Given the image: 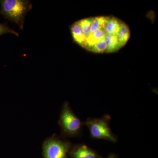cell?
<instances>
[{
    "label": "cell",
    "mask_w": 158,
    "mask_h": 158,
    "mask_svg": "<svg viewBox=\"0 0 158 158\" xmlns=\"http://www.w3.org/2000/svg\"><path fill=\"white\" fill-rule=\"evenodd\" d=\"M0 14L12 22L17 24L20 28L23 29L25 16L32 8V5L29 1L2 0L0 1Z\"/></svg>",
    "instance_id": "2"
},
{
    "label": "cell",
    "mask_w": 158,
    "mask_h": 158,
    "mask_svg": "<svg viewBox=\"0 0 158 158\" xmlns=\"http://www.w3.org/2000/svg\"><path fill=\"white\" fill-rule=\"evenodd\" d=\"M108 158H114V157L113 156H110V157Z\"/></svg>",
    "instance_id": "8"
},
{
    "label": "cell",
    "mask_w": 158,
    "mask_h": 158,
    "mask_svg": "<svg viewBox=\"0 0 158 158\" xmlns=\"http://www.w3.org/2000/svg\"><path fill=\"white\" fill-rule=\"evenodd\" d=\"M69 147L68 142L56 138H49L44 143V158H66Z\"/></svg>",
    "instance_id": "5"
},
{
    "label": "cell",
    "mask_w": 158,
    "mask_h": 158,
    "mask_svg": "<svg viewBox=\"0 0 158 158\" xmlns=\"http://www.w3.org/2000/svg\"><path fill=\"white\" fill-rule=\"evenodd\" d=\"M63 132L69 136H75L80 132L81 123L71 110L68 103L64 104L60 118Z\"/></svg>",
    "instance_id": "4"
},
{
    "label": "cell",
    "mask_w": 158,
    "mask_h": 158,
    "mask_svg": "<svg viewBox=\"0 0 158 158\" xmlns=\"http://www.w3.org/2000/svg\"><path fill=\"white\" fill-rule=\"evenodd\" d=\"M74 158H96V153L85 145L77 146L73 152Z\"/></svg>",
    "instance_id": "6"
},
{
    "label": "cell",
    "mask_w": 158,
    "mask_h": 158,
    "mask_svg": "<svg viewBox=\"0 0 158 158\" xmlns=\"http://www.w3.org/2000/svg\"><path fill=\"white\" fill-rule=\"evenodd\" d=\"M73 39L82 48L94 53H112L123 48L131 36L129 27L113 16L86 18L70 27Z\"/></svg>",
    "instance_id": "1"
},
{
    "label": "cell",
    "mask_w": 158,
    "mask_h": 158,
    "mask_svg": "<svg viewBox=\"0 0 158 158\" xmlns=\"http://www.w3.org/2000/svg\"><path fill=\"white\" fill-rule=\"evenodd\" d=\"M14 34L16 36H19L18 33L10 29L6 24L0 23V36L6 34Z\"/></svg>",
    "instance_id": "7"
},
{
    "label": "cell",
    "mask_w": 158,
    "mask_h": 158,
    "mask_svg": "<svg viewBox=\"0 0 158 158\" xmlns=\"http://www.w3.org/2000/svg\"><path fill=\"white\" fill-rule=\"evenodd\" d=\"M108 117L89 118L85 122L91 137L94 139H103L111 142L116 141V137L111 132Z\"/></svg>",
    "instance_id": "3"
}]
</instances>
